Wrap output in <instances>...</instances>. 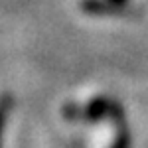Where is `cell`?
<instances>
[{
    "instance_id": "6da1fadb",
    "label": "cell",
    "mask_w": 148,
    "mask_h": 148,
    "mask_svg": "<svg viewBox=\"0 0 148 148\" xmlns=\"http://www.w3.org/2000/svg\"><path fill=\"white\" fill-rule=\"evenodd\" d=\"M65 116L87 126L89 148H126V126L114 103L101 95H91L85 101L65 109Z\"/></svg>"
},
{
    "instance_id": "7a4b0ae2",
    "label": "cell",
    "mask_w": 148,
    "mask_h": 148,
    "mask_svg": "<svg viewBox=\"0 0 148 148\" xmlns=\"http://www.w3.org/2000/svg\"><path fill=\"white\" fill-rule=\"evenodd\" d=\"M130 0H81V8L89 14H113L125 10Z\"/></svg>"
},
{
    "instance_id": "3957f363",
    "label": "cell",
    "mask_w": 148,
    "mask_h": 148,
    "mask_svg": "<svg viewBox=\"0 0 148 148\" xmlns=\"http://www.w3.org/2000/svg\"><path fill=\"white\" fill-rule=\"evenodd\" d=\"M4 111H6V107H4V99H0V130H2V123H4Z\"/></svg>"
}]
</instances>
